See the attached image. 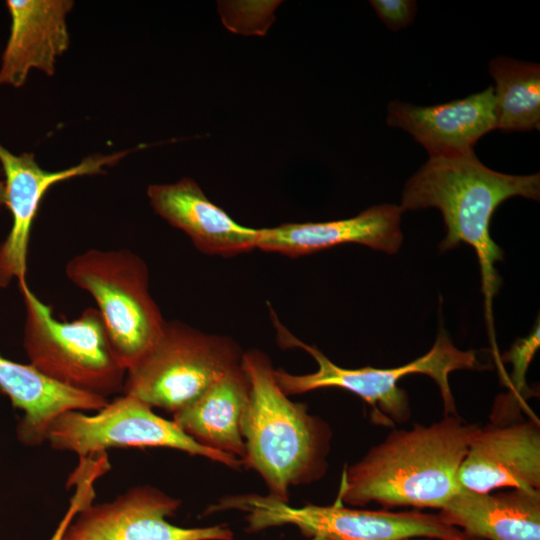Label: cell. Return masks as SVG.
Masks as SVG:
<instances>
[{
  "label": "cell",
  "instance_id": "6da1fadb",
  "mask_svg": "<svg viewBox=\"0 0 540 540\" xmlns=\"http://www.w3.org/2000/svg\"><path fill=\"white\" fill-rule=\"evenodd\" d=\"M479 427L445 415L394 430L344 470L336 502L440 510L461 489L457 473Z\"/></svg>",
  "mask_w": 540,
  "mask_h": 540
},
{
  "label": "cell",
  "instance_id": "7a4b0ae2",
  "mask_svg": "<svg viewBox=\"0 0 540 540\" xmlns=\"http://www.w3.org/2000/svg\"><path fill=\"white\" fill-rule=\"evenodd\" d=\"M522 196L539 200L540 174L510 175L483 165L475 153L448 157H430L407 181L400 207L417 210L435 207L442 213L446 237L440 250L471 246L480 265L485 316L493 350L492 301L501 278L495 264L504 257L490 235V222L498 206L508 198Z\"/></svg>",
  "mask_w": 540,
  "mask_h": 540
},
{
  "label": "cell",
  "instance_id": "3957f363",
  "mask_svg": "<svg viewBox=\"0 0 540 540\" xmlns=\"http://www.w3.org/2000/svg\"><path fill=\"white\" fill-rule=\"evenodd\" d=\"M241 364L251 385L241 423L242 465L260 475L270 496L288 502L291 486L312 483L326 473L330 427L305 404L288 398L264 352H243Z\"/></svg>",
  "mask_w": 540,
  "mask_h": 540
},
{
  "label": "cell",
  "instance_id": "277c9868",
  "mask_svg": "<svg viewBox=\"0 0 540 540\" xmlns=\"http://www.w3.org/2000/svg\"><path fill=\"white\" fill-rule=\"evenodd\" d=\"M277 342L281 348H300L311 355L317 371L294 375L275 369L274 375L282 391L290 396L321 388H341L352 392L372 407L375 423L393 426L410 417L409 399L406 391L397 386L398 381L410 374H424L432 378L439 387L446 415H456L454 397L449 385V375L455 370L487 369L474 350L462 351L441 329L432 348L414 361L396 368L363 367L348 369L330 361L317 347L296 338L270 309Z\"/></svg>",
  "mask_w": 540,
  "mask_h": 540
},
{
  "label": "cell",
  "instance_id": "5b68a950",
  "mask_svg": "<svg viewBox=\"0 0 540 540\" xmlns=\"http://www.w3.org/2000/svg\"><path fill=\"white\" fill-rule=\"evenodd\" d=\"M26 317L23 346L29 364L65 387L108 399L123 391L126 370L116 359L96 308L60 321L27 282L19 285Z\"/></svg>",
  "mask_w": 540,
  "mask_h": 540
},
{
  "label": "cell",
  "instance_id": "8992f818",
  "mask_svg": "<svg viewBox=\"0 0 540 540\" xmlns=\"http://www.w3.org/2000/svg\"><path fill=\"white\" fill-rule=\"evenodd\" d=\"M238 510L246 513V531L292 525L310 540H401L428 537L443 540H470L440 513L361 510L334 502L329 506L293 507L273 496L229 495L209 506L205 515Z\"/></svg>",
  "mask_w": 540,
  "mask_h": 540
},
{
  "label": "cell",
  "instance_id": "52a82bcc",
  "mask_svg": "<svg viewBox=\"0 0 540 540\" xmlns=\"http://www.w3.org/2000/svg\"><path fill=\"white\" fill-rule=\"evenodd\" d=\"M65 273L94 298L113 353L129 369L150 349L166 322L150 294L146 263L128 249H89L71 258Z\"/></svg>",
  "mask_w": 540,
  "mask_h": 540
},
{
  "label": "cell",
  "instance_id": "ba28073f",
  "mask_svg": "<svg viewBox=\"0 0 540 540\" xmlns=\"http://www.w3.org/2000/svg\"><path fill=\"white\" fill-rule=\"evenodd\" d=\"M242 355L228 336L166 321L150 349L126 370L122 394L174 414L239 365Z\"/></svg>",
  "mask_w": 540,
  "mask_h": 540
},
{
  "label": "cell",
  "instance_id": "9c48e42d",
  "mask_svg": "<svg viewBox=\"0 0 540 540\" xmlns=\"http://www.w3.org/2000/svg\"><path fill=\"white\" fill-rule=\"evenodd\" d=\"M88 415L67 411L51 423L46 442L53 449L76 453L80 458L105 452L110 448L164 447L201 456L233 469L240 459L197 443L173 421L158 416L139 399L124 395L109 401Z\"/></svg>",
  "mask_w": 540,
  "mask_h": 540
},
{
  "label": "cell",
  "instance_id": "30bf717a",
  "mask_svg": "<svg viewBox=\"0 0 540 540\" xmlns=\"http://www.w3.org/2000/svg\"><path fill=\"white\" fill-rule=\"evenodd\" d=\"M181 501L152 486H136L76 515L63 540H232L227 525L180 527L168 522Z\"/></svg>",
  "mask_w": 540,
  "mask_h": 540
},
{
  "label": "cell",
  "instance_id": "8fae6325",
  "mask_svg": "<svg viewBox=\"0 0 540 540\" xmlns=\"http://www.w3.org/2000/svg\"><path fill=\"white\" fill-rule=\"evenodd\" d=\"M131 150L113 154H95L79 164L60 170L47 171L39 166L32 153L15 155L0 144V162L5 175V205L12 216V226L0 246V287L13 279L26 283L27 255L30 232L40 202L54 184L83 175L105 172Z\"/></svg>",
  "mask_w": 540,
  "mask_h": 540
},
{
  "label": "cell",
  "instance_id": "7c38bea8",
  "mask_svg": "<svg viewBox=\"0 0 540 540\" xmlns=\"http://www.w3.org/2000/svg\"><path fill=\"white\" fill-rule=\"evenodd\" d=\"M461 488L540 489V425L535 418L479 427L460 465Z\"/></svg>",
  "mask_w": 540,
  "mask_h": 540
},
{
  "label": "cell",
  "instance_id": "4fadbf2b",
  "mask_svg": "<svg viewBox=\"0 0 540 540\" xmlns=\"http://www.w3.org/2000/svg\"><path fill=\"white\" fill-rule=\"evenodd\" d=\"M387 124L410 133L430 157L472 153L475 143L496 128L493 86L434 106L391 101Z\"/></svg>",
  "mask_w": 540,
  "mask_h": 540
},
{
  "label": "cell",
  "instance_id": "5bb4252c",
  "mask_svg": "<svg viewBox=\"0 0 540 540\" xmlns=\"http://www.w3.org/2000/svg\"><path fill=\"white\" fill-rule=\"evenodd\" d=\"M403 209L398 205L372 206L357 216L326 222L285 223L260 228L256 248L289 257L313 254L347 243H358L388 254L402 243Z\"/></svg>",
  "mask_w": 540,
  "mask_h": 540
},
{
  "label": "cell",
  "instance_id": "9a60e30c",
  "mask_svg": "<svg viewBox=\"0 0 540 540\" xmlns=\"http://www.w3.org/2000/svg\"><path fill=\"white\" fill-rule=\"evenodd\" d=\"M147 196L154 211L182 230L204 254L230 257L257 246L260 228L236 222L190 178L150 185Z\"/></svg>",
  "mask_w": 540,
  "mask_h": 540
},
{
  "label": "cell",
  "instance_id": "2e32d148",
  "mask_svg": "<svg viewBox=\"0 0 540 540\" xmlns=\"http://www.w3.org/2000/svg\"><path fill=\"white\" fill-rule=\"evenodd\" d=\"M10 36L2 56L0 85L22 86L31 69L48 76L69 46L66 15L70 0H8Z\"/></svg>",
  "mask_w": 540,
  "mask_h": 540
},
{
  "label": "cell",
  "instance_id": "e0dca14e",
  "mask_svg": "<svg viewBox=\"0 0 540 540\" xmlns=\"http://www.w3.org/2000/svg\"><path fill=\"white\" fill-rule=\"evenodd\" d=\"M439 513L470 539L540 540V489L491 494L461 488Z\"/></svg>",
  "mask_w": 540,
  "mask_h": 540
},
{
  "label": "cell",
  "instance_id": "ac0fdd59",
  "mask_svg": "<svg viewBox=\"0 0 540 540\" xmlns=\"http://www.w3.org/2000/svg\"><path fill=\"white\" fill-rule=\"evenodd\" d=\"M0 390L13 407L22 411L16 433L26 446L46 442L47 432L60 414L98 411L109 400L65 387L47 378L30 364H22L0 355Z\"/></svg>",
  "mask_w": 540,
  "mask_h": 540
},
{
  "label": "cell",
  "instance_id": "d6986e66",
  "mask_svg": "<svg viewBox=\"0 0 540 540\" xmlns=\"http://www.w3.org/2000/svg\"><path fill=\"white\" fill-rule=\"evenodd\" d=\"M242 364L219 377L199 398L173 414V421L197 443L243 460L241 423L250 397Z\"/></svg>",
  "mask_w": 540,
  "mask_h": 540
},
{
  "label": "cell",
  "instance_id": "ffe728a7",
  "mask_svg": "<svg viewBox=\"0 0 540 540\" xmlns=\"http://www.w3.org/2000/svg\"><path fill=\"white\" fill-rule=\"evenodd\" d=\"M493 87L496 128L503 132L540 129V66L506 56L488 64Z\"/></svg>",
  "mask_w": 540,
  "mask_h": 540
},
{
  "label": "cell",
  "instance_id": "44dd1931",
  "mask_svg": "<svg viewBox=\"0 0 540 540\" xmlns=\"http://www.w3.org/2000/svg\"><path fill=\"white\" fill-rule=\"evenodd\" d=\"M103 474L104 469L98 463L91 461L80 463L77 472L71 478L76 486L75 493L65 515L49 540H63L68 527L78 512L93 502L95 498L94 482Z\"/></svg>",
  "mask_w": 540,
  "mask_h": 540
},
{
  "label": "cell",
  "instance_id": "7402d4cb",
  "mask_svg": "<svg viewBox=\"0 0 540 540\" xmlns=\"http://www.w3.org/2000/svg\"><path fill=\"white\" fill-rule=\"evenodd\" d=\"M539 323L534 326L529 336L517 339L511 349L506 352L501 361L512 364V373L508 377L507 386L510 388V396L517 402L522 403L521 397L528 390L526 373L529 364L540 346Z\"/></svg>",
  "mask_w": 540,
  "mask_h": 540
},
{
  "label": "cell",
  "instance_id": "603a6c76",
  "mask_svg": "<svg viewBox=\"0 0 540 540\" xmlns=\"http://www.w3.org/2000/svg\"><path fill=\"white\" fill-rule=\"evenodd\" d=\"M370 4L382 22L393 31L410 25L417 10L416 2L412 0H371Z\"/></svg>",
  "mask_w": 540,
  "mask_h": 540
},
{
  "label": "cell",
  "instance_id": "cb8c5ba5",
  "mask_svg": "<svg viewBox=\"0 0 540 540\" xmlns=\"http://www.w3.org/2000/svg\"><path fill=\"white\" fill-rule=\"evenodd\" d=\"M5 205V183L0 180V206Z\"/></svg>",
  "mask_w": 540,
  "mask_h": 540
},
{
  "label": "cell",
  "instance_id": "d4e9b609",
  "mask_svg": "<svg viewBox=\"0 0 540 540\" xmlns=\"http://www.w3.org/2000/svg\"><path fill=\"white\" fill-rule=\"evenodd\" d=\"M401 540H417V539H415V538H406V539H401ZM424 540H443V539H433V538H431V539H424ZM470 540H481V539H470Z\"/></svg>",
  "mask_w": 540,
  "mask_h": 540
}]
</instances>
